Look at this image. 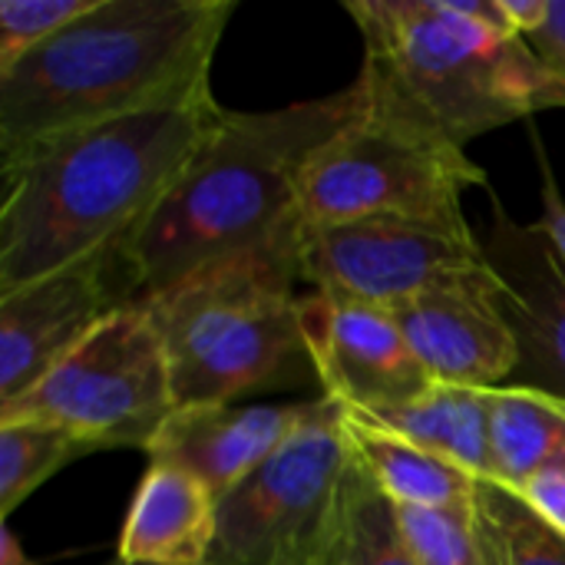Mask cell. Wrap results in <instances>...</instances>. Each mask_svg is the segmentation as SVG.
Returning a JSON list of instances; mask_svg holds the SVG:
<instances>
[{
  "label": "cell",
  "instance_id": "cell-1",
  "mask_svg": "<svg viewBox=\"0 0 565 565\" xmlns=\"http://www.w3.org/2000/svg\"><path fill=\"white\" fill-rule=\"evenodd\" d=\"M222 113L209 89L66 132L3 166L0 295L119 252L179 182Z\"/></svg>",
  "mask_w": 565,
  "mask_h": 565
},
{
  "label": "cell",
  "instance_id": "cell-2",
  "mask_svg": "<svg viewBox=\"0 0 565 565\" xmlns=\"http://www.w3.org/2000/svg\"><path fill=\"white\" fill-rule=\"evenodd\" d=\"M361 109L358 83L278 109H225L169 195L119 248L129 301L301 235L305 169Z\"/></svg>",
  "mask_w": 565,
  "mask_h": 565
},
{
  "label": "cell",
  "instance_id": "cell-3",
  "mask_svg": "<svg viewBox=\"0 0 565 565\" xmlns=\"http://www.w3.org/2000/svg\"><path fill=\"white\" fill-rule=\"evenodd\" d=\"M235 0H96L0 70V166L76 129L212 89Z\"/></svg>",
  "mask_w": 565,
  "mask_h": 565
},
{
  "label": "cell",
  "instance_id": "cell-4",
  "mask_svg": "<svg viewBox=\"0 0 565 565\" xmlns=\"http://www.w3.org/2000/svg\"><path fill=\"white\" fill-rule=\"evenodd\" d=\"M364 40V106L457 149L540 109H565V83L530 43L467 17L454 0H348Z\"/></svg>",
  "mask_w": 565,
  "mask_h": 565
},
{
  "label": "cell",
  "instance_id": "cell-5",
  "mask_svg": "<svg viewBox=\"0 0 565 565\" xmlns=\"http://www.w3.org/2000/svg\"><path fill=\"white\" fill-rule=\"evenodd\" d=\"M298 281L301 235L139 298L166 341L175 411L318 384Z\"/></svg>",
  "mask_w": 565,
  "mask_h": 565
},
{
  "label": "cell",
  "instance_id": "cell-6",
  "mask_svg": "<svg viewBox=\"0 0 565 565\" xmlns=\"http://www.w3.org/2000/svg\"><path fill=\"white\" fill-rule=\"evenodd\" d=\"M175 411L162 331L142 301L119 305L43 381L0 407V424H46L99 450H149Z\"/></svg>",
  "mask_w": 565,
  "mask_h": 565
},
{
  "label": "cell",
  "instance_id": "cell-7",
  "mask_svg": "<svg viewBox=\"0 0 565 565\" xmlns=\"http://www.w3.org/2000/svg\"><path fill=\"white\" fill-rule=\"evenodd\" d=\"M487 172L444 139L377 116L367 106L315 152L301 179V228L364 218L467 222L463 192Z\"/></svg>",
  "mask_w": 565,
  "mask_h": 565
},
{
  "label": "cell",
  "instance_id": "cell-8",
  "mask_svg": "<svg viewBox=\"0 0 565 565\" xmlns=\"http://www.w3.org/2000/svg\"><path fill=\"white\" fill-rule=\"evenodd\" d=\"M301 281L374 308H397L427 291H497L483 238L467 222L407 218L305 228Z\"/></svg>",
  "mask_w": 565,
  "mask_h": 565
},
{
  "label": "cell",
  "instance_id": "cell-9",
  "mask_svg": "<svg viewBox=\"0 0 565 565\" xmlns=\"http://www.w3.org/2000/svg\"><path fill=\"white\" fill-rule=\"evenodd\" d=\"M351 460L341 404L321 397L318 411L218 500L209 565H271L281 553L311 543L334 513Z\"/></svg>",
  "mask_w": 565,
  "mask_h": 565
},
{
  "label": "cell",
  "instance_id": "cell-10",
  "mask_svg": "<svg viewBox=\"0 0 565 565\" xmlns=\"http://www.w3.org/2000/svg\"><path fill=\"white\" fill-rule=\"evenodd\" d=\"M129 301L119 252L0 295V407L43 381L99 321Z\"/></svg>",
  "mask_w": 565,
  "mask_h": 565
},
{
  "label": "cell",
  "instance_id": "cell-11",
  "mask_svg": "<svg viewBox=\"0 0 565 565\" xmlns=\"http://www.w3.org/2000/svg\"><path fill=\"white\" fill-rule=\"evenodd\" d=\"M483 252L497 275V311L520 351L513 384L565 401V262L556 245L540 222H516L493 195Z\"/></svg>",
  "mask_w": 565,
  "mask_h": 565
},
{
  "label": "cell",
  "instance_id": "cell-12",
  "mask_svg": "<svg viewBox=\"0 0 565 565\" xmlns=\"http://www.w3.org/2000/svg\"><path fill=\"white\" fill-rule=\"evenodd\" d=\"M305 321L321 397L384 411L434 387L387 308L311 291L305 295Z\"/></svg>",
  "mask_w": 565,
  "mask_h": 565
},
{
  "label": "cell",
  "instance_id": "cell-13",
  "mask_svg": "<svg viewBox=\"0 0 565 565\" xmlns=\"http://www.w3.org/2000/svg\"><path fill=\"white\" fill-rule=\"evenodd\" d=\"M321 397L298 404H202L179 407L156 434L149 463H169L199 477L215 500L252 477L315 411Z\"/></svg>",
  "mask_w": 565,
  "mask_h": 565
},
{
  "label": "cell",
  "instance_id": "cell-14",
  "mask_svg": "<svg viewBox=\"0 0 565 565\" xmlns=\"http://www.w3.org/2000/svg\"><path fill=\"white\" fill-rule=\"evenodd\" d=\"M497 291H427L387 308L434 384L493 391L516 374L520 351Z\"/></svg>",
  "mask_w": 565,
  "mask_h": 565
},
{
  "label": "cell",
  "instance_id": "cell-15",
  "mask_svg": "<svg viewBox=\"0 0 565 565\" xmlns=\"http://www.w3.org/2000/svg\"><path fill=\"white\" fill-rule=\"evenodd\" d=\"M218 536V500L212 490L169 463H149L129 503L119 563L209 565Z\"/></svg>",
  "mask_w": 565,
  "mask_h": 565
},
{
  "label": "cell",
  "instance_id": "cell-16",
  "mask_svg": "<svg viewBox=\"0 0 565 565\" xmlns=\"http://www.w3.org/2000/svg\"><path fill=\"white\" fill-rule=\"evenodd\" d=\"M344 437L394 507H467L477 500V477L417 447L367 411L341 404Z\"/></svg>",
  "mask_w": 565,
  "mask_h": 565
},
{
  "label": "cell",
  "instance_id": "cell-17",
  "mask_svg": "<svg viewBox=\"0 0 565 565\" xmlns=\"http://www.w3.org/2000/svg\"><path fill=\"white\" fill-rule=\"evenodd\" d=\"M490 401V450L493 480L523 493L533 480L565 470V401L533 387H493Z\"/></svg>",
  "mask_w": 565,
  "mask_h": 565
},
{
  "label": "cell",
  "instance_id": "cell-18",
  "mask_svg": "<svg viewBox=\"0 0 565 565\" xmlns=\"http://www.w3.org/2000/svg\"><path fill=\"white\" fill-rule=\"evenodd\" d=\"M401 437L417 447L457 463L477 480H493V450H490V401L487 391L434 384L420 397L367 411Z\"/></svg>",
  "mask_w": 565,
  "mask_h": 565
},
{
  "label": "cell",
  "instance_id": "cell-19",
  "mask_svg": "<svg viewBox=\"0 0 565 565\" xmlns=\"http://www.w3.org/2000/svg\"><path fill=\"white\" fill-rule=\"evenodd\" d=\"M328 543L338 565H420L404 546L394 503L377 490L358 457L344 473L328 523Z\"/></svg>",
  "mask_w": 565,
  "mask_h": 565
},
{
  "label": "cell",
  "instance_id": "cell-20",
  "mask_svg": "<svg viewBox=\"0 0 565 565\" xmlns=\"http://www.w3.org/2000/svg\"><path fill=\"white\" fill-rule=\"evenodd\" d=\"M394 516L404 546L420 565H503L477 500L467 507H394Z\"/></svg>",
  "mask_w": 565,
  "mask_h": 565
},
{
  "label": "cell",
  "instance_id": "cell-21",
  "mask_svg": "<svg viewBox=\"0 0 565 565\" xmlns=\"http://www.w3.org/2000/svg\"><path fill=\"white\" fill-rule=\"evenodd\" d=\"M99 454L96 444L46 424H0V516L7 520L50 477Z\"/></svg>",
  "mask_w": 565,
  "mask_h": 565
},
{
  "label": "cell",
  "instance_id": "cell-22",
  "mask_svg": "<svg viewBox=\"0 0 565 565\" xmlns=\"http://www.w3.org/2000/svg\"><path fill=\"white\" fill-rule=\"evenodd\" d=\"M477 503L497 536L503 565H565V533L536 513L520 493L480 480Z\"/></svg>",
  "mask_w": 565,
  "mask_h": 565
},
{
  "label": "cell",
  "instance_id": "cell-23",
  "mask_svg": "<svg viewBox=\"0 0 565 565\" xmlns=\"http://www.w3.org/2000/svg\"><path fill=\"white\" fill-rule=\"evenodd\" d=\"M96 0H0V70L56 36Z\"/></svg>",
  "mask_w": 565,
  "mask_h": 565
},
{
  "label": "cell",
  "instance_id": "cell-24",
  "mask_svg": "<svg viewBox=\"0 0 565 565\" xmlns=\"http://www.w3.org/2000/svg\"><path fill=\"white\" fill-rule=\"evenodd\" d=\"M526 43L540 63L565 83V0H550V17L526 36Z\"/></svg>",
  "mask_w": 565,
  "mask_h": 565
},
{
  "label": "cell",
  "instance_id": "cell-25",
  "mask_svg": "<svg viewBox=\"0 0 565 565\" xmlns=\"http://www.w3.org/2000/svg\"><path fill=\"white\" fill-rule=\"evenodd\" d=\"M536 146V159H540V172H543V215H540V225L543 232L550 235V242L556 245L559 258L565 262V199L559 182H556V172L550 166V156L543 149L540 139H533Z\"/></svg>",
  "mask_w": 565,
  "mask_h": 565
},
{
  "label": "cell",
  "instance_id": "cell-26",
  "mask_svg": "<svg viewBox=\"0 0 565 565\" xmlns=\"http://www.w3.org/2000/svg\"><path fill=\"white\" fill-rule=\"evenodd\" d=\"M520 497H523L536 513H543L556 530H563L565 533V470L533 480Z\"/></svg>",
  "mask_w": 565,
  "mask_h": 565
},
{
  "label": "cell",
  "instance_id": "cell-27",
  "mask_svg": "<svg viewBox=\"0 0 565 565\" xmlns=\"http://www.w3.org/2000/svg\"><path fill=\"white\" fill-rule=\"evenodd\" d=\"M507 23L516 36H530L533 30L543 26V20L550 17V0H500Z\"/></svg>",
  "mask_w": 565,
  "mask_h": 565
},
{
  "label": "cell",
  "instance_id": "cell-28",
  "mask_svg": "<svg viewBox=\"0 0 565 565\" xmlns=\"http://www.w3.org/2000/svg\"><path fill=\"white\" fill-rule=\"evenodd\" d=\"M328 523H331V520H328ZM271 565H338L334 550H331V543H328V526H324L311 543H301V546L281 553Z\"/></svg>",
  "mask_w": 565,
  "mask_h": 565
},
{
  "label": "cell",
  "instance_id": "cell-29",
  "mask_svg": "<svg viewBox=\"0 0 565 565\" xmlns=\"http://www.w3.org/2000/svg\"><path fill=\"white\" fill-rule=\"evenodd\" d=\"M0 565H36L23 550H20L13 530H7V526L0 530Z\"/></svg>",
  "mask_w": 565,
  "mask_h": 565
},
{
  "label": "cell",
  "instance_id": "cell-30",
  "mask_svg": "<svg viewBox=\"0 0 565 565\" xmlns=\"http://www.w3.org/2000/svg\"><path fill=\"white\" fill-rule=\"evenodd\" d=\"M109 565H129V563H119V559H116V563H109Z\"/></svg>",
  "mask_w": 565,
  "mask_h": 565
}]
</instances>
